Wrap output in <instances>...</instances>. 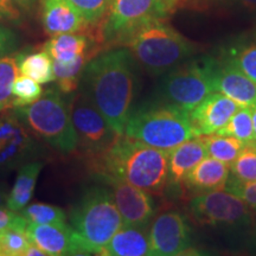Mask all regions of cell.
<instances>
[{
	"instance_id": "obj_1",
	"label": "cell",
	"mask_w": 256,
	"mask_h": 256,
	"mask_svg": "<svg viewBox=\"0 0 256 256\" xmlns=\"http://www.w3.org/2000/svg\"><path fill=\"white\" fill-rule=\"evenodd\" d=\"M134 58L126 48L112 49L89 60L80 90L118 134H124L136 92Z\"/></svg>"
},
{
	"instance_id": "obj_2",
	"label": "cell",
	"mask_w": 256,
	"mask_h": 256,
	"mask_svg": "<svg viewBox=\"0 0 256 256\" xmlns=\"http://www.w3.org/2000/svg\"><path fill=\"white\" fill-rule=\"evenodd\" d=\"M92 168L104 180H124L150 194L168 184V152L119 134L104 152L92 156Z\"/></svg>"
},
{
	"instance_id": "obj_3",
	"label": "cell",
	"mask_w": 256,
	"mask_h": 256,
	"mask_svg": "<svg viewBox=\"0 0 256 256\" xmlns=\"http://www.w3.org/2000/svg\"><path fill=\"white\" fill-rule=\"evenodd\" d=\"M136 62L153 76L168 74L194 52V46L177 30L154 19L140 25L121 38Z\"/></svg>"
},
{
	"instance_id": "obj_4",
	"label": "cell",
	"mask_w": 256,
	"mask_h": 256,
	"mask_svg": "<svg viewBox=\"0 0 256 256\" xmlns=\"http://www.w3.org/2000/svg\"><path fill=\"white\" fill-rule=\"evenodd\" d=\"M11 112L34 136L56 151L68 154L78 148L69 100L57 87L48 89L34 104L12 108Z\"/></svg>"
},
{
	"instance_id": "obj_5",
	"label": "cell",
	"mask_w": 256,
	"mask_h": 256,
	"mask_svg": "<svg viewBox=\"0 0 256 256\" xmlns=\"http://www.w3.org/2000/svg\"><path fill=\"white\" fill-rule=\"evenodd\" d=\"M124 134L166 152L197 136L190 112L168 102L145 104L133 110Z\"/></svg>"
},
{
	"instance_id": "obj_6",
	"label": "cell",
	"mask_w": 256,
	"mask_h": 256,
	"mask_svg": "<svg viewBox=\"0 0 256 256\" xmlns=\"http://www.w3.org/2000/svg\"><path fill=\"white\" fill-rule=\"evenodd\" d=\"M70 223L81 238L88 255H98L124 226L110 191L102 186L86 188L70 210Z\"/></svg>"
},
{
	"instance_id": "obj_7",
	"label": "cell",
	"mask_w": 256,
	"mask_h": 256,
	"mask_svg": "<svg viewBox=\"0 0 256 256\" xmlns=\"http://www.w3.org/2000/svg\"><path fill=\"white\" fill-rule=\"evenodd\" d=\"M217 63L200 58L176 66L162 80L160 94L168 104L191 112L215 92Z\"/></svg>"
},
{
	"instance_id": "obj_8",
	"label": "cell",
	"mask_w": 256,
	"mask_h": 256,
	"mask_svg": "<svg viewBox=\"0 0 256 256\" xmlns=\"http://www.w3.org/2000/svg\"><path fill=\"white\" fill-rule=\"evenodd\" d=\"M180 0H110L98 28V42L118 44L121 38L140 25L164 19Z\"/></svg>"
},
{
	"instance_id": "obj_9",
	"label": "cell",
	"mask_w": 256,
	"mask_h": 256,
	"mask_svg": "<svg viewBox=\"0 0 256 256\" xmlns=\"http://www.w3.org/2000/svg\"><path fill=\"white\" fill-rule=\"evenodd\" d=\"M69 108L78 147L84 156L92 158L100 154L119 136L81 92L70 98Z\"/></svg>"
},
{
	"instance_id": "obj_10",
	"label": "cell",
	"mask_w": 256,
	"mask_h": 256,
	"mask_svg": "<svg viewBox=\"0 0 256 256\" xmlns=\"http://www.w3.org/2000/svg\"><path fill=\"white\" fill-rule=\"evenodd\" d=\"M190 212L198 223L215 226H244L252 217L247 203L226 188L194 197L190 202Z\"/></svg>"
},
{
	"instance_id": "obj_11",
	"label": "cell",
	"mask_w": 256,
	"mask_h": 256,
	"mask_svg": "<svg viewBox=\"0 0 256 256\" xmlns=\"http://www.w3.org/2000/svg\"><path fill=\"white\" fill-rule=\"evenodd\" d=\"M12 112L0 114V174L38 160L44 148Z\"/></svg>"
},
{
	"instance_id": "obj_12",
	"label": "cell",
	"mask_w": 256,
	"mask_h": 256,
	"mask_svg": "<svg viewBox=\"0 0 256 256\" xmlns=\"http://www.w3.org/2000/svg\"><path fill=\"white\" fill-rule=\"evenodd\" d=\"M148 238L153 256L180 255L190 247L188 220L176 211H168L156 216L148 230Z\"/></svg>"
},
{
	"instance_id": "obj_13",
	"label": "cell",
	"mask_w": 256,
	"mask_h": 256,
	"mask_svg": "<svg viewBox=\"0 0 256 256\" xmlns=\"http://www.w3.org/2000/svg\"><path fill=\"white\" fill-rule=\"evenodd\" d=\"M119 210L124 226H147L154 215V203L150 192L124 180H106Z\"/></svg>"
},
{
	"instance_id": "obj_14",
	"label": "cell",
	"mask_w": 256,
	"mask_h": 256,
	"mask_svg": "<svg viewBox=\"0 0 256 256\" xmlns=\"http://www.w3.org/2000/svg\"><path fill=\"white\" fill-rule=\"evenodd\" d=\"M26 232L31 241L36 243L49 256L88 255L78 234L66 223H28Z\"/></svg>"
},
{
	"instance_id": "obj_15",
	"label": "cell",
	"mask_w": 256,
	"mask_h": 256,
	"mask_svg": "<svg viewBox=\"0 0 256 256\" xmlns=\"http://www.w3.org/2000/svg\"><path fill=\"white\" fill-rule=\"evenodd\" d=\"M241 107L222 92H214L190 112V120L197 136L218 133Z\"/></svg>"
},
{
	"instance_id": "obj_16",
	"label": "cell",
	"mask_w": 256,
	"mask_h": 256,
	"mask_svg": "<svg viewBox=\"0 0 256 256\" xmlns=\"http://www.w3.org/2000/svg\"><path fill=\"white\" fill-rule=\"evenodd\" d=\"M40 20L46 34L51 37L63 34H87L90 30L69 0H40Z\"/></svg>"
},
{
	"instance_id": "obj_17",
	"label": "cell",
	"mask_w": 256,
	"mask_h": 256,
	"mask_svg": "<svg viewBox=\"0 0 256 256\" xmlns=\"http://www.w3.org/2000/svg\"><path fill=\"white\" fill-rule=\"evenodd\" d=\"M215 92L228 96L241 107L256 106V83L228 62L217 64Z\"/></svg>"
},
{
	"instance_id": "obj_18",
	"label": "cell",
	"mask_w": 256,
	"mask_h": 256,
	"mask_svg": "<svg viewBox=\"0 0 256 256\" xmlns=\"http://www.w3.org/2000/svg\"><path fill=\"white\" fill-rule=\"evenodd\" d=\"M230 177V165L206 156L185 176L184 183L190 190L200 194L223 190Z\"/></svg>"
},
{
	"instance_id": "obj_19",
	"label": "cell",
	"mask_w": 256,
	"mask_h": 256,
	"mask_svg": "<svg viewBox=\"0 0 256 256\" xmlns=\"http://www.w3.org/2000/svg\"><path fill=\"white\" fill-rule=\"evenodd\" d=\"M98 255L146 256L151 255L150 238L146 226H122Z\"/></svg>"
},
{
	"instance_id": "obj_20",
	"label": "cell",
	"mask_w": 256,
	"mask_h": 256,
	"mask_svg": "<svg viewBox=\"0 0 256 256\" xmlns=\"http://www.w3.org/2000/svg\"><path fill=\"white\" fill-rule=\"evenodd\" d=\"M206 156H208L206 144L200 136L191 138L171 150L168 152V183L178 184L183 182L185 176Z\"/></svg>"
},
{
	"instance_id": "obj_21",
	"label": "cell",
	"mask_w": 256,
	"mask_h": 256,
	"mask_svg": "<svg viewBox=\"0 0 256 256\" xmlns=\"http://www.w3.org/2000/svg\"><path fill=\"white\" fill-rule=\"evenodd\" d=\"M94 37L87 34H63L52 36L46 42L43 50L52 60L69 62L86 54L98 55Z\"/></svg>"
},
{
	"instance_id": "obj_22",
	"label": "cell",
	"mask_w": 256,
	"mask_h": 256,
	"mask_svg": "<svg viewBox=\"0 0 256 256\" xmlns=\"http://www.w3.org/2000/svg\"><path fill=\"white\" fill-rule=\"evenodd\" d=\"M44 162L40 160L28 162L22 165L18 170L14 184L10 191L6 206L14 211H20L30 203L36 188L37 179L40 177Z\"/></svg>"
},
{
	"instance_id": "obj_23",
	"label": "cell",
	"mask_w": 256,
	"mask_h": 256,
	"mask_svg": "<svg viewBox=\"0 0 256 256\" xmlns=\"http://www.w3.org/2000/svg\"><path fill=\"white\" fill-rule=\"evenodd\" d=\"M95 56V54H86L69 62L52 60L54 78H55L54 81L56 82V87L63 94H72L78 90L86 66Z\"/></svg>"
},
{
	"instance_id": "obj_24",
	"label": "cell",
	"mask_w": 256,
	"mask_h": 256,
	"mask_svg": "<svg viewBox=\"0 0 256 256\" xmlns=\"http://www.w3.org/2000/svg\"><path fill=\"white\" fill-rule=\"evenodd\" d=\"M18 62V70L23 75L34 80V81L44 84L54 81L52 58L44 50L34 51V52H22L16 54Z\"/></svg>"
},
{
	"instance_id": "obj_25",
	"label": "cell",
	"mask_w": 256,
	"mask_h": 256,
	"mask_svg": "<svg viewBox=\"0 0 256 256\" xmlns=\"http://www.w3.org/2000/svg\"><path fill=\"white\" fill-rule=\"evenodd\" d=\"M206 144V154L211 158L220 160L230 165L236 156L240 154L244 142L236 138L220 136V134H209V136H200Z\"/></svg>"
},
{
	"instance_id": "obj_26",
	"label": "cell",
	"mask_w": 256,
	"mask_h": 256,
	"mask_svg": "<svg viewBox=\"0 0 256 256\" xmlns=\"http://www.w3.org/2000/svg\"><path fill=\"white\" fill-rule=\"evenodd\" d=\"M216 134L236 138L246 145H254L252 107H240L229 122Z\"/></svg>"
},
{
	"instance_id": "obj_27",
	"label": "cell",
	"mask_w": 256,
	"mask_h": 256,
	"mask_svg": "<svg viewBox=\"0 0 256 256\" xmlns=\"http://www.w3.org/2000/svg\"><path fill=\"white\" fill-rule=\"evenodd\" d=\"M20 214L28 223L34 224H64L66 220V211L62 208L40 202L28 203Z\"/></svg>"
},
{
	"instance_id": "obj_28",
	"label": "cell",
	"mask_w": 256,
	"mask_h": 256,
	"mask_svg": "<svg viewBox=\"0 0 256 256\" xmlns=\"http://www.w3.org/2000/svg\"><path fill=\"white\" fill-rule=\"evenodd\" d=\"M18 62L16 55H8L0 58V112L12 110V86L17 78Z\"/></svg>"
},
{
	"instance_id": "obj_29",
	"label": "cell",
	"mask_w": 256,
	"mask_h": 256,
	"mask_svg": "<svg viewBox=\"0 0 256 256\" xmlns=\"http://www.w3.org/2000/svg\"><path fill=\"white\" fill-rule=\"evenodd\" d=\"M229 179L235 182L256 180V145H246L230 164Z\"/></svg>"
},
{
	"instance_id": "obj_30",
	"label": "cell",
	"mask_w": 256,
	"mask_h": 256,
	"mask_svg": "<svg viewBox=\"0 0 256 256\" xmlns=\"http://www.w3.org/2000/svg\"><path fill=\"white\" fill-rule=\"evenodd\" d=\"M43 94V89L40 83L28 78L26 75H19L14 78L12 86V108L25 107L36 102Z\"/></svg>"
},
{
	"instance_id": "obj_31",
	"label": "cell",
	"mask_w": 256,
	"mask_h": 256,
	"mask_svg": "<svg viewBox=\"0 0 256 256\" xmlns=\"http://www.w3.org/2000/svg\"><path fill=\"white\" fill-rule=\"evenodd\" d=\"M30 236L26 232L8 229L0 232V256H24Z\"/></svg>"
},
{
	"instance_id": "obj_32",
	"label": "cell",
	"mask_w": 256,
	"mask_h": 256,
	"mask_svg": "<svg viewBox=\"0 0 256 256\" xmlns=\"http://www.w3.org/2000/svg\"><path fill=\"white\" fill-rule=\"evenodd\" d=\"M90 28L100 26L110 0H69Z\"/></svg>"
},
{
	"instance_id": "obj_33",
	"label": "cell",
	"mask_w": 256,
	"mask_h": 256,
	"mask_svg": "<svg viewBox=\"0 0 256 256\" xmlns=\"http://www.w3.org/2000/svg\"><path fill=\"white\" fill-rule=\"evenodd\" d=\"M228 63L238 68L256 83V44L236 48L230 54Z\"/></svg>"
},
{
	"instance_id": "obj_34",
	"label": "cell",
	"mask_w": 256,
	"mask_h": 256,
	"mask_svg": "<svg viewBox=\"0 0 256 256\" xmlns=\"http://www.w3.org/2000/svg\"><path fill=\"white\" fill-rule=\"evenodd\" d=\"M226 191L232 192L234 194L241 198L247 203L248 206L256 208V180L254 182H235L228 179V183L226 185Z\"/></svg>"
},
{
	"instance_id": "obj_35",
	"label": "cell",
	"mask_w": 256,
	"mask_h": 256,
	"mask_svg": "<svg viewBox=\"0 0 256 256\" xmlns=\"http://www.w3.org/2000/svg\"><path fill=\"white\" fill-rule=\"evenodd\" d=\"M28 220L22 215H18L17 211L11 210L10 208L0 206V232L8 229H16L26 232Z\"/></svg>"
},
{
	"instance_id": "obj_36",
	"label": "cell",
	"mask_w": 256,
	"mask_h": 256,
	"mask_svg": "<svg viewBox=\"0 0 256 256\" xmlns=\"http://www.w3.org/2000/svg\"><path fill=\"white\" fill-rule=\"evenodd\" d=\"M19 36L17 32L0 23V58L12 55L19 46Z\"/></svg>"
},
{
	"instance_id": "obj_37",
	"label": "cell",
	"mask_w": 256,
	"mask_h": 256,
	"mask_svg": "<svg viewBox=\"0 0 256 256\" xmlns=\"http://www.w3.org/2000/svg\"><path fill=\"white\" fill-rule=\"evenodd\" d=\"M23 14L11 0H0V23L19 25L23 23Z\"/></svg>"
},
{
	"instance_id": "obj_38",
	"label": "cell",
	"mask_w": 256,
	"mask_h": 256,
	"mask_svg": "<svg viewBox=\"0 0 256 256\" xmlns=\"http://www.w3.org/2000/svg\"><path fill=\"white\" fill-rule=\"evenodd\" d=\"M17 8L23 12L24 14H31L37 8L38 4H40V0H11Z\"/></svg>"
},
{
	"instance_id": "obj_39",
	"label": "cell",
	"mask_w": 256,
	"mask_h": 256,
	"mask_svg": "<svg viewBox=\"0 0 256 256\" xmlns=\"http://www.w3.org/2000/svg\"><path fill=\"white\" fill-rule=\"evenodd\" d=\"M46 255H48L46 252L42 248L38 247L36 243L32 241L28 243V246L24 252V256H46Z\"/></svg>"
},
{
	"instance_id": "obj_40",
	"label": "cell",
	"mask_w": 256,
	"mask_h": 256,
	"mask_svg": "<svg viewBox=\"0 0 256 256\" xmlns=\"http://www.w3.org/2000/svg\"><path fill=\"white\" fill-rule=\"evenodd\" d=\"M232 2L248 11L256 12V0H232Z\"/></svg>"
},
{
	"instance_id": "obj_41",
	"label": "cell",
	"mask_w": 256,
	"mask_h": 256,
	"mask_svg": "<svg viewBox=\"0 0 256 256\" xmlns=\"http://www.w3.org/2000/svg\"><path fill=\"white\" fill-rule=\"evenodd\" d=\"M252 128H254V142L256 145V106L252 107Z\"/></svg>"
},
{
	"instance_id": "obj_42",
	"label": "cell",
	"mask_w": 256,
	"mask_h": 256,
	"mask_svg": "<svg viewBox=\"0 0 256 256\" xmlns=\"http://www.w3.org/2000/svg\"><path fill=\"white\" fill-rule=\"evenodd\" d=\"M6 200H8V197L5 196L4 191H2V188H0V206H4V203H6Z\"/></svg>"
}]
</instances>
